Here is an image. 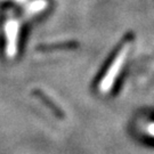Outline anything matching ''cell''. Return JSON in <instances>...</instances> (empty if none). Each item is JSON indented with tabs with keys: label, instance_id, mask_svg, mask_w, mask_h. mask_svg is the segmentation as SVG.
<instances>
[{
	"label": "cell",
	"instance_id": "1",
	"mask_svg": "<svg viewBox=\"0 0 154 154\" xmlns=\"http://www.w3.org/2000/svg\"><path fill=\"white\" fill-rule=\"evenodd\" d=\"M130 50V42H127L121 49L119 50V53L116 54V58L113 60L112 64L110 65V67L107 69V71L105 73L104 78L102 79V81L99 83V91L103 94L109 93L113 85L116 82V78L119 75L120 71L123 67V64L127 60V56H128V53Z\"/></svg>",
	"mask_w": 154,
	"mask_h": 154
},
{
	"label": "cell",
	"instance_id": "4",
	"mask_svg": "<svg viewBox=\"0 0 154 154\" xmlns=\"http://www.w3.org/2000/svg\"><path fill=\"white\" fill-rule=\"evenodd\" d=\"M147 132H149L151 136L154 137V122H152V123L149 125V127H147Z\"/></svg>",
	"mask_w": 154,
	"mask_h": 154
},
{
	"label": "cell",
	"instance_id": "3",
	"mask_svg": "<svg viewBox=\"0 0 154 154\" xmlns=\"http://www.w3.org/2000/svg\"><path fill=\"white\" fill-rule=\"evenodd\" d=\"M47 6H48L47 0H32V1H30L28 5H26L25 15L29 17L34 16L38 13H41Z\"/></svg>",
	"mask_w": 154,
	"mask_h": 154
},
{
	"label": "cell",
	"instance_id": "5",
	"mask_svg": "<svg viewBox=\"0 0 154 154\" xmlns=\"http://www.w3.org/2000/svg\"><path fill=\"white\" fill-rule=\"evenodd\" d=\"M29 0H15V2L16 4H25V2H28Z\"/></svg>",
	"mask_w": 154,
	"mask_h": 154
},
{
	"label": "cell",
	"instance_id": "2",
	"mask_svg": "<svg viewBox=\"0 0 154 154\" xmlns=\"http://www.w3.org/2000/svg\"><path fill=\"white\" fill-rule=\"evenodd\" d=\"M6 54L8 58H14L17 53V42L20 33V21L16 18H9L5 23Z\"/></svg>",
	"mask_w": 154,
	"mask_h": 154
}]
</instances>
